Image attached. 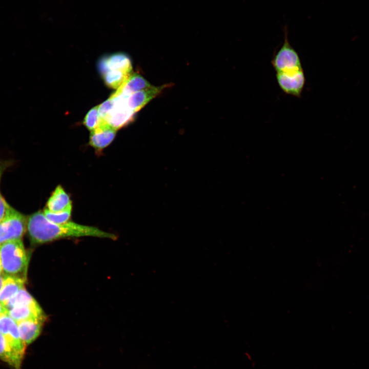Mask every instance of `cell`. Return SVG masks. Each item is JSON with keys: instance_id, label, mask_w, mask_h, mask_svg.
Here are the masks:
<instances>
[{"instance_id": "obj_1", "label": "cell", "mask_w": 369, "mask_h": 369, "mask_svg": "<svg viewBox=\"0 0 369 369\" xmlns=\"http://www.w3.org/2000/svg\"><path fill=\"white\" fill-rule=\"evenodd\" d=\"M27 231L31 242L43 244L67 238L96 237L115 240V235L92 226L72 221L56 223L48 220L43 212L39 211L27 217Z\"/></svg>"}, {"instance_id": "obj_2", "label": "cell", "mask_w": 369, "mask_h": 369, "mask_svg": "<svg viewBox=\"0 0 369 369\" xmlns=\"http://www.w3.org/2000/svg\"><path fill=\"white\" fill-rule=\"evenodd\" d=\"M0 259L5 274L26 280L29 258L21 239L1 244Z\"/></svg>"}, {"instance_id": "obj_3", "label": "cell", "mask_w": 369, "mask_h": 369, "mask_svg": "<svg viewBox=\"0 0 369 369\" xmlns=\"http://www.w3.org/2000/svg\"><path fill=\"white\" fill-rule=\"evenodd\" d=\"M284 42L274 53L271 64L276 73L291 72L302 69L301 61L296 50L290 44L288 28H284Z\"/></svg>"}, {"instance_id": "obj_4", "label": "cell", "mask_w": 369, "mask_h": 369, "mask_svg": "<svg viewBox=\"0 0 369 369\" xmlns=\"http://www.w3.org/2000/svg\"><path fill=\"white\" fill-rule=\"evenodd\" d=\"M27 217L11 207L0 221V244L21 239L27 231Z\"/></svg>"}, {"instance_id": "obj_5", "label": "cell", "mask_w": 369, "mask_h": 369, "mask_svg": "<svg viewBox=\"0 0 369 369\" xmlns=\"http://www.w3.org/2000/svg\"><path fill=\"white\" fill-rule=\"evenodd\" d=\"M128 96L116 91L110 97L113 101V106L103 120L116 130L126 126L134 119L135 113L127 105Z\"/></svg>"}, {"instance_id": "obj_6", "label": "cell", "mask_w": 369, "mask_h": 369, "mask_svg": "<svg viewBox=\"0 0 369 369\" xmlns=\"http://www.w3.org/2000/svg\"><path fill=\"white\" fill-rule=\"evenodd\" d=\"M277 83L285 94L294 97H301L305 84V76L303 69L291 72L276 73Z\"/></svg>"}, {"instance_id": "obj_7", "label": "cell", "mask_w": 369, "mask_h": 369, "mask_svg": "<svg viewBox=\"0 0 369 369\" xmlns=\"http://www.w3.org/2000/svg\"><path fill=\"white\" fill-rule=\"evenodd\" d=\"M0 332L13 351L23 359L26 345L20 337L17 322L7 314L0 316Z\"/></svg>"}, {"instance_id": "obj_8", "label": "cell", "mask_w": 369, "mask_h": 369, "mask_svg": "<svg viewBox=\"0 0 369 369\" xmlns=\"http://www.w3.org/2000/svg\"><path fill=\"white\" fill-rule=\"evenodd\" d=\"M116 131L102 119L99 126L91 131L89 144L97 152H100L113 141Z\"/></svg>"}, {"instance_id": "obj_9", "label": "cell", "mask_w": 369, "mask_h": 369, "mask_svg": "<svg viewBox=\"0 0 369 369\" xmlns=\"http://www.w3.org/2000/svg\"><path fill=\"white\" fill-rule=\"evenodd\" d=\"M166 86V85L160 87L152 86L149 89L129 94L127 98L128 106L132 111L136 113L152 99L158 95Z\"/></svg>"}, {"instance_id": "obj_10", "label": "cell", "mask_w": 369, "mask_h": 369, "mask_svg": "<svg viewBox=\"0 0 369 369\" xmlns=\"http://www.w3.org/2000/svg\"><path fill=\"white\" fill-rule=\"evenodd\" d=\"M9 315L16 322L28 319H44L46 315L42 309L36 302L13 308L8 310Z\"/></svg>"}, {"instance_id": "obj_11", "label": "cell", "mask_w": 369, "mask_h": 369, "mask_svg": "<svg viewBox=\"0 0 369 369\" xmlns=\"http://www.w3.org/2000/svg\"><path fill=\"white\" fill-rule=\"evenodd\" d=\"M44 319H28L17 322L20 337L26 345L32 343L39 336Z\"/></svg>"}, {"instance_id": "obj_12", "label": "cell", "mask_w": 369, "mask_h": 369, "mask_svg": "<svg viewBox=\"0 0 369 369\" xmlns=\"http://www.w3.org/2000/svg\"><path fill=\"white\" fill-rule=\"evenodd\" d=\"M72 207V202L69 194L59 185L47 200L46 209L53 212H58Z\"/></svg>"}, {"instance_id": "obj_13", "label": "cell", "mask_w": 369, "mask_h": 369, "mask_svg": "<svg viewBox=\"0 0 369 369\" xmlns=\"http://www.w3.org/2000/svg\"><path fill=\"white\" fill-rule=\"evenodd\" d=\"M25 281L18 277L7 276L0 291V302L5 306L11 298L24 288Z\"/></svg>"}, {"instance_id": "obj_14", "label": "cell", "mask_w": 369, "mask_h": 369, "mask_svg": "<svg viewBox=\"0 0 369 369\" xmlns=\"http://www.w3.org/2000/svg\"><path fill=\"white\" fill-rule=\"evenodd\" d=\"M0 359L8 364L13 369H21L23 359L21 358L13 351L1 332Z\"/></svg>"}, {"instance_id": "obj_15", "label": "cell", "mask_w": 369, "mask_h": 369, "mask_svg": "<svg viewBox=\"0 0 369 369\" xmlns=\"http://www.w3.org/2000/svg\"><path fill=\"white\" fill-rule=\"evenodd\" d=\"M152 86L141 75L132 73L128 79L117 91L126 94L149 89Z\"/></svg>"}, {"instance_id": "obj_16", "label": "cell", "mask_w": 369, "mask_h": 369, "mask_svg": "<svg viewBox=\"0 0 369 369\" xmlns=\"http://www.w3.org/2000/svg\"><path fill=\"white\" fill-rule=\"evenodd\" d=\"M108 65L110 70H121L132 73L131 59L125 53L118 52L108 55Z\"/></svg>"}, {"instance_id": "obj_17", "label": "cell", "mask_w": 369, "mask_h": 369, "mask_svg": "<svg viewBox=\"0 0 369 369\" xmlns=\"http://www.w3.org/2000/svg\"><path fill=\"white\" fill-rule=\"evenodd\" d=\"M132 74L121 70H110L102 77L107 87L118 89L128 79Z\"/></svg>"}, {"instance_id": "obj_18", "label": "cell", "mask_w": 369, "mask_h": 369, "mask_svg": "<svg viewBox=\"0 0 369 369\" xmlns=\"http://www.w3.org/2000/svg\"><path fill=\"white\" fill-rule=\"evenodd\" d=\"M35 302H36L35 299L24 288L10 299L5 307L8 311L15 306Z\"/></svg>"}, {"instance_id": "obj_19", "label": "cell", "mask_w": 369, "mask_h": 369, "mask_svg": "<svg viewBox=\"0 0 369 369\" xmlns=\"http://www.w3.org/2000/svg\"><path fill=\"white\" fill-rule=\"evenodd\" d=\"M102 121L98 113V106L90 109L86 114L83 121L85 127L90 131L98 127Z\"/></svg>"}, {"instance_id": "obj_20", "label": "cell", "mask_w": 369, "mask_h": 369, "mask_svg": "<svg viewBox=\"0 0 369 369\" xmlns=\"http://www.w3.org/2000/svg\"><path fill=\"white\" fill-rule=\"evenodd\" d=\"M72 208V207L58 212H53L45 209L43 212L46 218L51 222L56 223H63L68 222L70 218Z\"/></svg>"}, {"instance_id": "obj_21", "label": "cell", "mask_w": 369, "mask_h": 369, "mask_svg": "<svg viewBox=\"0 0 369 369\" xmlns=\"http://www.w3.org/2000/svg\"><path fill=\"white\" fill-rule=\"evenodd\" d=\"M12 165L11 160L0 159V183L2 175L5 170ZM11 206L3 196L0 189V221L2 220L9 210Z\"/></svg>"}, {"instance_id": "obj_22", "label": "cell", "mask_w": 369, "mask_h": 369, "mask_svg": "<svg viewBox=\"0 0 369 369\" xmlns=\"http://www.w3.org/2000/svg\"><path fill=\"white\" fill-rule=\"evenodd\" d=\"M113 106V101L110 97L98 106V113L101 119L106 117Z\"/></svg>"}, {"instance_id": "obj_23", "label": "cell", "mask_w": 369, "mask_h": 369, "mask_svg": "<svg viewBox=\"0 0 369 369\" xmlns=\"http://www.w3.org/2000/svg\"><path fill=\"white\" fill-rule=\"evenodd\" d=\"M97 66L98 72L101 76L110 70L108 65V55H103L99 58Z\"/></svg>"}, {"instance_id": "obj_24", "label": "cell", "mask_w": 369, "mask_h": 369, "mask_svg": "<svg viewBox=\"0 0 369 369\" xmlns=\"http://www.w3.org/2000/svg\"><path fill=\"white\" fill-rule=\"evenodd\" d=\"M7 310L5 306L0 302V316L4 314H7Z\"/></svg>"}, {"instance_id": "obj_25", "label": "cell", "mask_w": 369, "mask_h": 369, "mask_svg": "<svg viewBox=\"0 0 369 369\" xmlns=\"http://www.w3.org/2000/svg\"><path fill=\"white\" fill-rule=\"evenodd\" d=\"M7 275L5 274L3 272L0 274V291L4 284V280H5Z\"/></svg>"}, {"instance_id": "obj_26", "label": "cell", "mask_w": 369, "mask_h": 369, "mask_svg": "<svg viewBox=\"0 0 369 369\" xmlns=\"http://www.w3.org/2000/svg\"><path fill=\"white\" fill-rule=\"evenodd\" d=\"M2 273H3V269H2V264H1V259H0V274Z\"/></svg>"}]
</instances>
